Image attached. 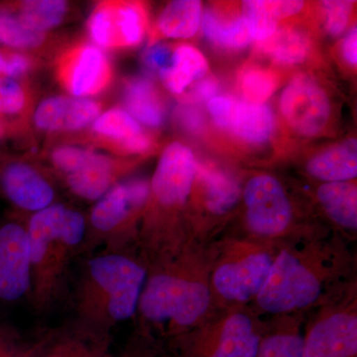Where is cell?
<instances>
[{"label":"cell","mask_w":357,"mask_h":357,"mask_svg":"<svg viewBox=\"0 0 357 357\" xmlns=\"http://www.w3.org/2000/svg\"><path fill=\"white\" fill-rule=\"evenodd\" d=\"M44 40V32L33 29L17 14L0 10V43L14 48H33Z\"/></svg>","instance_id":"obj_32"},{"label":"cell","mask_w":357,"mask_h":357,"mask_svg":"<svg viewBox=\"0 0 357 357\" xmlns=\"http://www.w3.org/2000/svg\"><path fill=\"white\" fill-rule=\"evenodd\" d=\"M342 57L351 66L356 67L357 64V30L352 28L347 35L342 45Z\"/></svg>","instance_id":"obj_42"},{"label":"cell","mask_w":357,"mask_h":357,"mask_svg":"<svg viewBox=\"0 0 357 357\" xmlns=\"http://www.w3.org/2000/svg\"><path fill=\"white\" fill-rule=\"evenodd\" d=\"M280 107L291 128L304 136L318 135L330 119L331 103L314 79L300 75L284 89Z\"/></svg>","instance_id":"obj_14"},{"label":"cell","mask_w":357,"mask_h":357,"mask_svg":"<svg viewBox=\"0 0 357 357\" xmlns=\"http://www.w3.org/2000/svg\"><path fill=\"white\" fill-rule=\"evenodd\" d=\"M67 13V3L60 0H31L20 4V16L26 25L44 32L60 24Z\"/></svg>","instance_id":"obj_31"},{"label":"cell","mask_w":357,"mask_h":357,"mask_svg":"<svg viewBox=\"0 0 357 357\" xmlns=\"http://www.w3.org/2000/svg\"><path fill=\"white\" fill-rule=\"evenodd\" d=\"M239 203L243 204V237L281 245L321 238L328 229L300 222L290 195L279 178L258 174L241 185Z\"/></svg>","instance_id":"obj_7"},{"label":"cell","mask_w":357,"mask_h":357,"mask_svg":"<svg viewBox=\"0 0 357 357\" xmlns=\"http://www.w3.org/2000/svg\"><path fill=\"white\" fill-rule=\"evenodd\" d=\"M26 229L31 277L28 300L35 311L43 312L60 299L70 264L81 255L86 217L56 203L30 215Z\"/></svg>","instance_id":"obj_5"},{"label":"cell","mask_w":357,"mask_h":357,"mask_svg":"<svg viewBox=\"0 0 357 357\" xmlns=\"http://www.w3.org/2000/svg\"><path fill=\"white\" fill-rule=\"evenodd\" d=\"M197 165L192 150L180 142L169 145L160 157L138 236L139 252L149 263L169 259L191 243L184 211Z\"/></svg>","instance_id":"obj_4"},{"label":"cell","mask_w":357,"mask_h":357,"mask_svg":"<svg viewBox=\"0 0 357 357\" xmlns=\"http://www.w3.org/2000/svg\"><path fill=\"white\" fill-rule=\"evenodd\" d=\"M29 244L26 223H0V304L29 298Z\"/></svg>","instance_id":"obj_13"},{"label":"cell","mask_w":357,"mask_h":357,"mask_svg":"<svg viewBox=\"0 0 357 357\" xmlns=\"http://www.w3.org/2000/svg\"><path fill=\"white\" fill-rule=\"evenodd\" d=\"M241 197V185L231 174L213 166L197 165L189 199L194 211L188 218L192 243L217 241L220 223L236 211Z\"/></svg>","instance_id":"obj_11"},{"label":"cell","mask_w":357,"mask_h":357,"mask_svg":"<svg viewBox=\"0 0 357 357\" xmlns=\"http://www.w3.org/2000/svg\"><path fill=\"white\" fill-rule=\"evenodd\" d=\"M215 245L210 277L213 306L218 312L250 306L266 283L279 245L241 236L220 237Z\"/></svg>","instance_id":"obj_6"},{"label":"cell","mask_w":357,"mask_h":357,"mask_svg":"<svg viewBox=\"0 0 357 357\" xmlns=\"http://www.w3.org/2000/svg\"><path fill=\"white\" fill-rule=\"evenodd\" d=\"M266 328L250 306L231 307L167 344L173 357H255Z\"/></svg>","instance_id":"obj_9"},{"label":"cell","mask_w":357,"mask_h":357,"mask_svg":"<svg viewBox=\"0 0 357 357\" xmlns=\"http://www.w3.org/2000/svg\"><path fill=\"white\" fill-rule=\"evenodd\" d=\"M171 357H173L172 356H171Z\"/></svg>","instance_id":"obj_45"},{"label":"cell","mask_w":357,"mask_h":357,"mask_svg":"<svg viewBox=\"0 0 357 357\" xmlns=\"http://www.w3.org/2000/svg\"><path fill=\"white\" fill-rule=\"evenodd\" d=\"M25 93L22 88L6 77H0V114H16L24 107Z\"/></svg>","instance_id":"obj_38"},{"label":"cell","mask_w":357,"mask_h":357,"mask_svg":"<svg viewBox=\"0 0 357 357\" xmlns=\"http://www.w3.org/2000/svg\"><path fill=\"white\" fill-rule=\"evenodd\" d=\"M115 357H171V352L166 342L136 326Z\"/></svg>","instance_id":"obj_33"},{"label":"cell","mask_w":357,"mask_h":357,"mask_svg":"<svg viewBox=\"0 0 357 357\" xmlns=\"http://www.w3.org/2000/svg\"><path fill=\"white\" fill-rule=\"evenodd\" d=\"M6 60V77L13 79L24 75L30 69L29 59L20 53H11L7 56Z\"/></svg>","instance_id":"obj_40"},{"label":"cell","mask_w":357,"mask_h":357,"mask_svg":"<svg viewBox=\"0 0 357 357\" xmlns=\"http://www.w3.org/2000/svg\"><path fill=\"white\" fill-rule=\"evenodd\" d=\"M356 267L352 244L335 232L312 241L281 244L251 309L262 318L310 314L356 281Z\"/></svg>","instance_id":"obj_1"},{"label":"cell","mask_w":357,"mask_h":357,"mask_svg":"<svg viewBox=\"0 0 357 357\" xmlns=\"http://www.w3.org/2000/svg\"><path fill=\"white\" fill-rule=\"evenodd\" d=\"M112 335L91 332L75 323L44 335L40 357H115Z\"/></svg>","instance_id":"obj_19"},{"label":"cell","mask_w":357,"mask_h":357,"mask_svg":"<svg viewBox=\"0 0 357 357\" xmlns=\"http://www.w3.org/2000/svg\"><path fill=\"white\" fill-rule=\"evenodd\" d=\"M303 357H357V280L307 314Z\"/></svg>","instance_id":"obj_10"},{"label":"cell","mask_w":357,"mask_h":357,"mask_svg":"<svg viewBox=\"0 0 357 357\" xmlns=\"http://www.w3.org/2000/svg\"><path fill=\"white\" fill-rule=\"evenodd\" d=\"M43 345L44 335L29 342L13 326L0 325V357H40Z\"/></svg>","instance_id":"obj_35"},{"label":"cell","mask_w":357,"mask_h":357,"mask_svg":"<svg viewBox=\"0 0 357 357\" xmlns=\"http://www.w3.org/2000/svg\"><path fill=\"white\" fill-rule=\"evenodd\" d=\"M201 24L204 36L222 48H244L253 40L243 15H225L208 9L202 16Z\"/></svg>","instance_id":"obj_27"},{"label":"cell","mask_w":357,"mask_h":357,"mask_svg":"<svg viewBox=\"0 0 357 357\" xmlns=\"http://www.w3.org/2000/svg\"><path fill=\"white\" fill-rule=\"evenodd\" d=\"M148 196L149 183L143 178L115 184L86 218L81 255L138 250L140 218Z\"/></svg>","instance_id":"obj_8"},{"label":"cell","mask_w":357,"mask_h":357,"mask_svg":"<svg viewBox=\"0 0 357 357\" xmlns=\"http://www.w3.org/2000/svg\"><path fill=\"white\" fill-rule=\"evenodd\" d=\"M117 169L107 156L96 153L93 161L77 172L65 177L66 184L79 198L98 201L115 185Z\"/></svg>","instance_id":"obj_24"},{"label":"cell","mask_w":357,"mask_h":357,"mask_svg":"<svg viewBox=\"0 0 357 357\" xmlns=\"http://www.w3.org/2000/svg\"><path fill=\"white\" fill-rule=\"evenodd\" d=\"M1 187L16 208L31 215L56 204L55 189L50 181L25 163L7 166L2 172Z\"/></svg>","instance_id":"obj_17"},{"label":"cell","mask_w":357,"mask_h":357,"mask_svg":"<svg viewBox=\"0 0 357 357\" xmlns=\"http://www.w3.org/2000/svg\"><path fill=\"white\" fill-rule=\"evenodd\" d=\"M147 274L138 250L86 256L73 295V323L110 335L117 326L135 319Z\"/></svg>","instance_id":"obj_3"},{"label":"cell","mask_w":357,"mask_h":357,"mask_svg":"<svg viewBox=\"0 0 357 357\" xmlns=\"http://www.w3.org/2000/svg\"><path fill=\"white\" fill-rule=\"evenodd\" d=\"M241 88L248 102L263 105L276 88V79L269 70L250 68L241 76Z\"/></svg>","instance_id":"obj_34"},{"label":"cell","mask_w":357,"mask_h":357,"mask_svg":"<svg viewBox=\"0 0 357 357\" xmlns=\"http://www.w3.org/2000/svg\"><path fill=\"white\" fill-rule=\"evenodd\" d=\"M100 112V103L93 100L53 96L40 103L34 121L44 130H77L95 121Z\"/></svg>","instance_id":"obj_20"},{"label":"cell","mask_w":357,"mask_h":357,"mask_svg":"<svg viewBox=\"0 0 357 357\" xmlns=\"http://www.w3.org/2000/svg\"><path fill=\"white\" fill-rule=\"evenodd\" d=\"M307 173L321 183L349 182L357 176V141H344L312 157Z\"/></svg>","instance_id":"obj_22"},{"label":"cell","mask_w":357,"mask_h":357,"mask_svg":"<svg viewBox=\"0 0 357 357\" xmlns=\"http://www.w3.org/2000/svg\"><path fill=\"white\" fill-rule=\"evenodd\" d=\"M6 58L2 56L0 53V75H4L6 76Z\"/></svg>","instance_id":"obj_44"},{"label":"cell","mask_w":357,"mask_h":357,"mask_svg":"<svg viewBox=\"0 0 357 357\" xmlns=\"http://www.w3.org/2000/svg\"><path fill=\"white\" fill-rule=\"evenodd\" d=\"M112 75L109 58L93 45L76 47L59 61V81L73 96L100 93L109 84Z\"/></svg>","instance_id":"obj_16"},{"label":"cell","mask_w":357,"mask_h":357,"mask_svg":"<svg viewBox=\"0 0 357 357\" xmlns=\"http://www.w3.org/2000/svg\"><path fill=\"white\" fill-rule=\"evenodd\" d=\"M124 102L131 116L151 128L162 126L165 119V107L156 86L146 77L129 79L124 89Z\"/></svg>","instance_id":"obj_25"},{"label":"cell","mask_w":357,"mask_h":357,"mask_svg":"<svg viewBox=\"0 0 357 357\" xmlns=\"http://www.w3.org/2000/svg\"><path fill=\"white\" fill-rule=\"evenodd\" d=\"M96 153L91 150L81 149L77 147L63 146L54 150L52 161L64 177L70 174L81 170L89 165Z\"/></svg>","instance_id":"obj_36"},{"label":"cell","mask_w":357,"mask_h":357,"mask_svg":"<svg viewBox=\"0 0 357 357\" xmlns=\"http://www.w3.org/2000/svg\"><path fill=\"white\" fill-rule=\"evenodd\" d=\"M146 26V11L138 2H102L89 20L91 39L98 48L105 49L139 44Z\"/></svg>","instance_id":"obj_12"},{"label":"cell","mask_w":357,"mask_h":357,"mask_svg":"<svg viewBox=\"0 0 357 357\" xmlns=\"http://www.w3.org/2000/svg\"><path fill=\"white\" fill-rule=\"evenodd\" d=\"M314 199L332 225V232L354 244L357 237L356 182L321 183L314 192Z\"/></svg>","instance_id":"obj_18"},{"label":"cell","mask_w":357,"mask_h":357,"mask_svg":"<svg viewBox=\"0 0 357 357\" xmlns=\"http://www.w3.org/2000/svg\"><path fill=\"white\" fill-rule=\"evenodd\" d=\"M307 314L267 318V328L255 357H303V332Z\"/></svg>","instance_id":"obj_21"},{"label":"cell","mask_w":357,"mask_h":357,"mask_svg":"<svg viewBox=\"0 0 357 357\" xmlns=\"http://www.w3.org/2000/svg\"><path fill=\"white\" fill-rule=\"evenodd\" d=\"M202 2L198 0H176L160 14L157 28L169 38H191L202 23Z\"/></svg>","instance_id":"obj_28"},{"label":"cell","mask_w":357,"mask_h":357,"mask_svg":"<svg viewBox=\"0 0 357 357\" xmlns=\"http://www.w3.org/2000/svg\"><path fill=\"white\" fill-rule=\"evenodd\" d=\"M258 49L282 64H298L309 54L310 41L300 30L283 27L276 29L269 38L258 42Z\"/></svg>","instance_id":"obj_30"},{"label":"cell","mask_w":357,"mask_h":357,"mask_svg":"<svg viewBox=\"0 0 357 357\" xmlns=\"http://www.w3.org/2000/svg\"><path fill=\"white\" fill-rule=\"evenodd\" d=\"M208 70V62L198 49L182 45L173 52L170 65L159 75L168 91L182 93L190 84L202 79Z\"/></svg>","instance_id":"obj_26"},{"label":"cell","mask_w":357,"mask_h":357,"mask_svg":"<svg viewBox=\"0 0 357 357\" xmlns=\"http://www.w3.org/2000/svg\"><path fill=\"white\" fill-rule=\"evenodd\" d=\"M208 112L220 128L253 144L265 143L274 131V115L263 105L218 96L208 102Z\"/></svg>","instance_id":"obj_15"},{"label":"cell","mask_w":357,"mask_h":357,"mask_svg":"<svg viewBox=\"0 0 357 357\" xmlns=\"http://www.w3.org/2000/svg\"><path fill=\"white\" fill-rule=\"evenodd\" d=\"M93 129L103 137L114 140L129 153H144L151 147V140L138 121L121 109H109L100 115L93 122Z\"/></svg>","instance_id":"obj_23"},{"label":"cell","mask_w":357,"mask_h":357,"mask_svg":"<svg viewBox=\"0 0 357 357\" xmlns=\"http://www.w3.org/2000/svg\"><path fill=\"white\" fill-rule=\"evenodd\" d=\"M172 55L173 52L168 46L157 44L150 47L145 52L143 61L149 69L161 72L162 70L166 69L170 65Z\"/></svg>","instance_id":"obj_39"},{"label":"cell","mask_w":357,"mask_h":357,"mask_svg":"<svg viewBox=\"0 0 357 357\" xmlns=\"http://www.w3.org/2000/svg\"><path fill=\"white\" fill-rule=\"evenodd\" d=\"M218 84L213 79H206L196 86L194 91V96L196 100H210L217 93Z\"/></svg>","instance_id":"obj_43"},{"label":"cell","mask_w":357,"mask_h":357,"mask_svg":"<svg viewBox=\"0 0 357 357\" xmlns=\"http://www.w3.org/2000/svg\"><path fill=\"white\" fill-rule=\"evenodd\" d=\"M215 241L192 243L170 259L148 267L136 326L169 342L217 314L210 284Z\"/></svg>","instance_id":"obj_2"},{"label":"cell","mask_w":357,"mask_h":357,"mask_svg":"<svg viewBox=\"0 0 357 357\" xmlns=\"http://www.w3.org/2000/svg\"><path fill=\"white\" fill-rule=\"evenodd\" d=\"M178 121L187 130L198 132L203 128V119L196 109L183 107L178 109Z\"/></svg>","instance_id":"obj_41"},{"label":"cell","mask_w":357,"mask_h":357,"mask_svg":"<svg viewBox=\"0 0 357 357\" xmlns=\"http://www.w3.org/2000/svg\"><path fill=\"white\" fill-rule=\"evenodd\" d=\"M354 1L335 0V1H323L321 6L326 13V27L333 36L342 34L349 23Z\"/></svg>","instance_id":"obj_37"},{"label":"cell","mask_w":357,"mask_h":357,"mask_svg":"<svg viewBox=\"0 0 357 357\" xmlns=\"http://www.w3.org/2000/svg\"><path fill=\"white\" fill-rule=\"evenodd\" d=\"M303 1H262L250 0L243 2V15L253 31L267 36L277 29L278 21L290 17L302 10Z\"/></svg>","instance_id":"obj_29"}]
</instances>
